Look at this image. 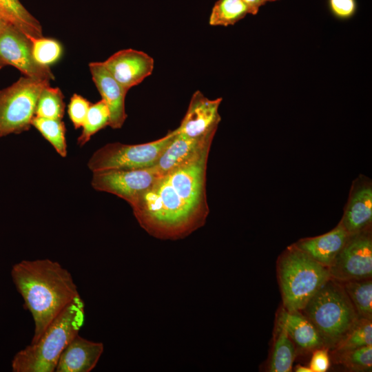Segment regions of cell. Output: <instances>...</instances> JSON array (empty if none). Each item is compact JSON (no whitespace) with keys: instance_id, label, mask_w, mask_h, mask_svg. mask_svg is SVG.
Instances as JSON below:
<instances>
[{"instance_id":"1","label":"cell","mask_w":372,"mask_h":372,"mask_svg":"<svg viewBox=\"0 0 372 372\" xmlns=\"http://www.w3.org/2000/svg\"><path fill=\"white\" fill-rule=\"evenodd\" d=\"M209 148L161 176L130 204L140 226L150 236L182 239L205 225L209 211L206 194Z\"/></svg>"},{"instance_id":"2","label":"cell","mask_w":372,"mask_h":372,"mask_svg":"<svg viewBox=\"0 0 372 372\" xmlns=\"http://www.w3.org/2000/svg\"><path fill=\"white\" fill-rule=\"evenodd\" d=\"M11 277L34 320L30 343L37 342L48 325L79 296L70 271L48 258L23 260L14 264Z\"/></svg>"},{"instance_id":"3","label":"cell","mask_w":372,"mask_h":372,"mask_svg":"<svg viewBox=\"0 0 372 372\" xmlns=\"http://www.w3.org/2000/svg\"><path fill=\"white\" fill-rule=\"evenodd\" d=\"M85 320L80 295L48 325L39 340L17 352L11 362L14 372H54L61 354L76 337Z\"/></svg>"},{"instance_id":"4","label":"cell","mask_w":372,"mask_h":372,"mask_svg":"<svg viewBox=\"0 0 372 372\" xmlns=\"http://www.w3.org/2000/svg\"><path fill=\"white\" fill-rule=\"evenodd\" d=\"M300 311L316 327L324 347L333 349L360 318L343 285L332 278Z\"/></svg>"},{"instance_id":"5","label":"cell","mask_w":372,"mask_h":372,"mask_svg":"<svg viewBox=\"0 0 372 372\" xmlns=\"http://www.w3.org/2000/svg\"><path fill=\"white\" fill-rule=\"evenodd\" d=\"M284 308L301 311L310 298L331 277L321 265L294 245L280 256L277 263Z\"/></svg>"},{"instance_id":"6","label":"cell","mask_w":372,"mask_h":372,"mask_svg":"<svg viewBox=\"0 0 372 372\" xmlns=\"http://www.w3.org/2000/svg\"><path fill=\"white\" fill-rule=\"evenodd\" d=\"M48 85L50 81L22 76L0 90V137L30 129L38 98Z\"/></svg>"},{"instance_id":"7","label":"cell","mask_w":372,"mask_h":372,"mask_svg":"<svg viewBox=\"0 0 372 372\" xmlns=\"http://www.w3.org/2000/svg\"><path fill=\"white\" fill-rule=\"evenodd\" d=\"M176 134L174 130L158 140L143 144L107 143L92 154L87 166L92 172L154 166Z\"/></svg>"},{"instance_id":"8","label":"cell","mask_w":372,"mask_h":372,"mask_svg":"<svg viewBox=\"0 0 372 372\" xmlns=\"http://www.w3.org/2000/svg\"><path fill=\"white\" fill-rule=\"evenodd\" d=\"M91 185L132 203L163 176L154 165L135 169H109L92 172Z\"/></svg>"},{"instance_id":"9","label":"cell","mask_w":372,"mask_h":372,"mask_svg":"<svg viewBox=\"0 0 372 372\" xmlns=\"http://www.w3.org/2000/svg\"><path fill=\"white\" fill-rule=\"evenodd\" d=\"M331 277L340 282L371 278L372 240L368 233L349 235L329 267Z\"/></svg>"},{"instance_id":"10","label":"cell","mask_w":372,"mask_h":372,"mask_svg":"<svg viewBox=\"0 0 372 372\" xmlns=\"http://www.w3.org/2000/svg\"><path fill=\"white\" fill-rule=\"evenodd\" d=\"M0 59L5 65L16 68L25 76L47 81L54 79L50 67L41 65L34 60L28 37L12 25L0 34Z\"/></svg>"},{"instance_id":"11","label":"cell","mask_w":372,"mask_h":372,"mask_svg":"<svg viewBox=\"0 0 372 372\" xmlns=\"http://www.w3.org/2000/svg\"><path fill=\"white\" fill-rule=\"evenodd\" d=\"M101 63L127 91L151 75L154 68L151 56L131 48L118 51Z\"/></svg>"},{"instance_id":"12","label":"cell","mask_w":372,"mask_h":372,"mask_svg":"<svg viewBox=\"0 0 372 372\" xmlns=\"http://www.w3.org/2000/svg\"><path fill=\"white\" fill-rule=\"evenodd\" d=\"M221 101L222 98L209 99L200 91H196L179 127L175 129L176 132L192 138L216 132L220 121L218 108Z\"/></svg>"},{"instance_id":"13","label":"cell","mask_w":372,"mask_h":372,"mask_svg":"<svg viewBox=\"0 0 372 372\" xmlns=\"http://www.w3.org/2000/svg\"><path fill=\"white\" fill-rule=\"evenodd\" d=\"M89 68L101 99L110 110L109 126L113 129L121 128L127 118L125 103L127 90L110 74L101 62H92Z\"/></svg>"},{"instance_id":"14","label":"cell","mask_w":372,"mask_h":372,"mask_svg":"<svg viewBox=\"0 0 372 372\" xmlns=\"http://www.w3.org/2000/svg\"><path fill=\"white\" fill-rule=\"evenodd\" d=\"M214 134L215 132H212L202 137L192 138L176 132L154 166L162 176L166 174L210 147Z\"/></svg>"},{"instance_id":"15","label":"cell","mask_w":372,"mask_h":372,"mask_svg":"<svg viewBox=\"0 0 372 372\" xmlns=\"http://www.w3.org/2000/svg\"><path fill=\"white\" fill-rule=\"evenodd\" d=\"M103 344L87 340L78 334L61 354L55 371L90 372L97 364Z\"/></svg>"},{"instance_id":"16","label":"cell","mask_w":372,"mask_h":372,"mask_svg":"<svg viewBox=\"0 0 372 372\" xmlns=\"http://www.w3.org/2000/svg\"><path fill=\"white\" fill-rule=\"evenodd\" d=\"M349 236V234L340 223L325 234L301 240L294 245L318 262L329 268Z\"/></svg>"},{"instance_id":"17","label":"cell","mask_w":372,"mask_h":372,"mask_svg":"<svg viewBox=\"0 0 372 372\" xmlns=\"http://www.w3.org/2000/svg\"><path fill=\"white\" fill-rule=\"evenodd\" d=\"M277 324L287 333L293 343L307 351L324 347L314 325L300 311L281 309L278 315Z\"/></svg>"},{"instance_id":"18","label":"cell","mask_w":372,"mask_h":372,"mask_svg":"<svg viewBox=\"0 0 372 372\" xmlns=\"http://www.w3.org/2000/svg\"><path fill=\"white\" fill-rule=\"evenodd\" d=\"M372 220V189L362 186L353 194L341 224L349 235L363 231Z\"/></svg>"},{"instance_id":"19","label":"cell","mask_w":372,"mask_h":372,"mask_svg":"<svg viewBox=\"0 0 372 372\" xmlns=\"http://www.w3.org/2000/svg\"><path fill=\"white\" fill-rule=\"evenodd\" d=\"M0 14L28 37L43 36L41 23L19 0H0Z\"/></svg>"},{"instance_id":"20","label":"cell","mask_w":372,"mask_h":372,"mask_svg":"<svg viewBox=\"0 0 372 372\" xmlns=\"http://www.w3.org/2000/svg\"><path fill=\"white\" fill-rule=\"evenodd\" d=\"M277 334L273 342L269 362L271 372H289L296 356L295 344L286 331L277 324Z\"/></svg>"},{"instance_id":"21","label":"cell","mask_w":372,"mask_h":372,"mask_svg":"<svg viewBox=\"0 0 372 372\" xmlns=\"http://www.w3.org/2000/svg\"><path fill=\"white\" fill-rule=\"evenodd\" d=\"M343 287L358 316L372 320V281L371 278L343 282Z\"/></svg>"},{"instance_id":"22","label":"cell","mask_w":372,"mask_h":372,"mask_svg":"<svg viewBox=\"0 0 372 372\" xmlns=\"http://www.w3.org/2000/svg\"><path fill=\"white\" fill-rule=\"evenodd\" d=\"M250 14L241 0H218L212 8L209 24L213 26L232 25Z\"/></svg>"},{"instance_id":"23","label":"cell","mask_w":372,"mask_h":372,"mask_svg":"<svg viewBox=\"0 0 372 372\" xmlns=\"http://www.w3.org/2000/svg\"><path fill=\"white\" fill-rule=\"evenodd\" d=\"M32 125L51 144L61 157L67 156L66 129L62 120L34 116L32 121Z\"/></svg>"},{"instance_id":"24","label":"cell","mask_w":372,"mask_h":372,"mask_svg":"<svg viewBox=\"0 0 372 372\" xmlns=\"http://www.w3.org/2000/svg\"><path fill=\"white\" fill-rule=\"evenodd\" d=\"M63 99L59 87L45 86L38 98L34 116L62 120L65 107Z\"/></svg>"},{"instance_id":"25","label":"cell","mask_w":372,"mask_h":372,"mask_svg":"<svg viewBox=\"0 0 372 372\" xmlns=\"http://www.w3.org/2000/svg\"><path fill=\"white\" fill-rule=\"evenodd\" d=\"M110 121V110L102 99L91 103L82 126L81 134L77 139L78 145H85L94 134L109 125Z\"/></svg>"},{"instance_id":"26","label":"cell","mask_w":372,"mask_h":372,"mask_svg":"<svg viewBox=\"0 0 372 372\" xmlns=\"http://www.w3.org/2000/svg\"><path fill=\"white\" fill-rule=\"evenodd\" d=\"M372 346V320L359 318L334 349L337 352Z\"/></svg>"},{"instance_id":"27","label":"cell","mask_w":372,"mask_h":372,"mask_svg":"<svg viewBox=\"0 0 372 372\" xmlns=\"http://www.w3.org/2000/svg\"><path fill=\"white\" fill-rule=\"evenodd\" d=\"M28 39L31 42L33 57L39 64L49 67L61 58L63 48L56 39L43 36Z\"/></svg>"},{"instance_id":"28","label":"cell","mask_w":372,"mask_h":372,"mask_svg":"<svg viewBox=\"0 0 372 372\" xmlns=\"http://www.w3.org/2000/svg\"><path fill=\"white\" fill-rule=\"evenodd\" d=\"M339 361L347 368L355 371H369L372 367V346H365L340 351Z\"/></svg>"},{"instance_id":"29","label":"cell","mask_w":372,"mask_h":372,"mask_svg":"<svg viewBox=\"0 0 372 372\" xmlns=\"http://www.w3.org/2000/svg\"><path fill=\"white\" fill-rule=\"evenodd\" d=\"M91 103L78 94H74L68 106V113L75 129L82 127Z\"/></svg>"},{"instance_id":"30","label":"cell","mask_w":372,"mask_h":372,"mask_svg":"<svg viewBox=\"0 0 372 372\" xmlns=\"http://www.w3.org/2000/svg\"><path fill=\"white\" fill-rule=\"evenodd\" d=\"M330 10L333 14L341 19L351 18L355 12V0H329Z\"/></svg>"},{"instance_id":"31","label":"cell","mask_w":372,"mask_h":372,"mask_svg":"<svg viewBox=\"0 0 372 372\" xmlns=\"http://www.w3.org/2000/svg\"><path fill=\"white\" fill-rule=\"evenodd\" d=\"M330 366V360L328 353V349L320 347L314 350L309 368L312 372H325Z\"/></svg>"},{"instance_id":"32","label":"cell","mask_w":372,"mask_h":372,"mask_svg":"<svg viewBox=\"0 0 372 372\" xmlns=\"http://www.w3.org/2000/svg\"><path fill=\"white\" fill-rule=\"evenodd\" d=\"M249 8L250 14L255 15L258 13L260 8L265 5L266 0H241Z\"/></svg>"},{"instance_id":"33","label":"cell","mask_w":372,"mask_h":372,"mask_svg":"<svg viewBox=\"0 0 372 372\" xmlns=\"http://www.w3.org/2000/svg\"><path fill=\"white\" fill-rule=\"evenodd\" d=\"M10 24L1 14H0V34Z\"/></svg>"},{"instance_id":"34","label":"cell","mask_w":372,"mask_h":372,"mask_svg":"<svg viewBox=\"0 0 372 372\" xmlns=\"http://www.w3.org/2000/svg\"><path fill=\"white\" fill-rule=\"evenodd\" d=\"M296 372H312L311 369L307 366H301V365H298L296 366V370H295Z\"/></svg>"},{"instance_id":"35","label":"cell","mask_w":372,"mask_h":372,"mask_svg":"<svg viewBox=\"0 0 372 372\" xmlns=\"http://www.w3.org/2000/svg\"><path fill=\"white\" fill-rule=\"evenodd\" d=\"M4 66H6L5 64L0 59V70L2 69Z\"/></svg>"},{"instance_id":"36","label":"cell","mask_w":372,"mask_h":372,"mask_svg":"<svg viewBox=\"0 0 372 372\" xmlns=\"http://www.w3.org/2000/svg\"><path fill=\"white\" fill-rule=\"evenodd\" d=\"M277 1V0H266L267 2H268V1Z\"/></svg>"}]
</instances>
